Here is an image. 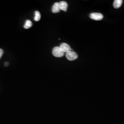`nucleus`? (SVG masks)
<instances>
[{"label":"nucleus","mask_w":124,"mask_h":124,"mask_svg":"<svg viewBox=\"0 0 124 124\" xmlns=\"http://www.w3.org/2000/svg\"><path fill=\"white\" fill-rule=\"evenodd\" d=\"M53 54L55 57L61 58L63 56L64 53L62 51L59 46H56L53 50Z\"/></svg>","instance_id":"f257e3e1"},{"label":"nucleus","mask_w":124,"mask_h":124,"mask_svg":"<svg viewBox=\"0 0 124 124\" xmlns=\"http://www.w3.org/2000/svg\"><path fill=\"white\" fill-rule=\"evenodd\" d=\"M67 58L70 61H74L78 58V55L76 53L73 51H70L66 54Z\"/></svg>","instance_id":"f03ea898"},{"label":"nucleus","mask_w":124,"mask_h":124,"mask_svg":"<svg viewBox=\"0 0 124 124\" xmlns=\"http://www.w3.org/2000/svg\"><path fill=\"white\" fill-rule=\"evenodd\" d=\"M90 17L92 19L98 21L102 20L103 17L101 13H93L90 14Z\"/></svg>","instance_id":"7ed1b4c3"},{"label":"nucleus","mask_w":124,"mask_h":124,"mask_svg":"<svg viewBox=\"0 0 124 124\" xmlns=\"http://www.w3.org/2000/svg\"><path fill=\"white\" fill-rule=\"evenodd\" d=\"M60 48L61 49L62 51L64 53H66L72 51V49H71L70 46L67 43H62L60 46Z\"/></svg>","instance_id":"20e7f679"},{"label":"nucleus","mask_w":124,"mask_h":124,"mask_svg":"<svg viewBox=\"0 0 124 124\" xmlns=\"http://www.w3.org/2000/svg\"><path fill=\"white\" fill-rule=\"evenodd\" d=\"M52 12L53 13H58L60 11V4L59 2H56L55 3L52 7Z\"/></svg>","instance_id":"39448f33"},{"label":"nucleus","mask_w":124,"mask_h":124,"mask_svg":"<svg viewBox=\"0 0 124 124\" xmlns=\"http://www.w3.org/2000/svg\"><path fill=\"white\" fill-rule=\"evenodd\" d=\"M60 4V10H62L64 12H66L67 11V8L68 7V5L66 1H62L59 2Z\"/></svg>","instance_id":"423d86ee"},{"label":"nucleus","mask_w":124,"mask_h":124,"mask_svg":"<svg viewBox=\"0 0 124 124\" xmlns=\"http://www.w3.org/2000/svg\"><path fill=\"white\" fill-rule=\"evenodd\" d=\"M122 2H123V0H115L114 1V4H113L114 7L116 9L120 8L122 4Z\"/></svg>","instance_id":"0eeeda50"},{"label":"nucleus","mask_w":124,"mask_h":124,"mask_svg":"<svg viewBox=\"0 0 124 124\" xmlns=\"http://www.w3.org/2000/svg\"><path fill=\"white\" fill-rule=\"evenodd\" d=\"M32 26V23L31 21L30 20H27L24 25V28L26 29H28L30 28Z\"/></svg>","instance_id":"6e6552de"},{"label":"nucleus","mask_w":124,"mask_h":124,"mask_svg":"<svg viewBox=\"0 0 124 124\" xmlns=\"http://www.w3.org/2000/svg\"><path fill=\"white\" fill-rule=\"evenodd\" d=\"M41 18V16H40V12L38 11H36L35 12V17L34 18L35 20L36 21H39Z\"/></svg>","instance_id":"1a4fd4ad"},{"label":"nucleus","mask_w":124,"mask_h":124,"mask_svg":"<svg viewBox=\"0 0 124 124\" xmlns=\"http://www.w3.org/2000/svg\"><path fill=\"white\" fill-rule=\"evenodd\" d=\"M3 54V50L0 49V58H1Z\"/></svg>","instance_id":"9d476101"},{"label":"nucleus","mask_w":124,"mask_h":124,"mask_svg":"<svg viewBox=\"0 0 124 124\" xmlns=\"http://www.w3.org/2000/svg\"><path fill=\"white\" fill-rule=\"evenodd\" d=\"M5 66H8L9 65V63L8 62H5L4 63Z\"/></svg>","instance_id":"9b49d317"}]
</instances>
